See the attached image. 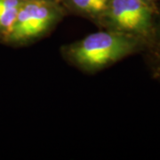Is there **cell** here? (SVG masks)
I'll return each mask as SVG.
<instances>
[{
    "label": "cell",
    "mask_w": 160,
    "mask_h": 160,
    "mask_svg": "<svg viewBox=\"0 0 160 160\" xmlns=\"http://www.w3.org/2000/svg\"><path fill=\"white\" fill-rule=\"evenodd\" d=\"M145 1L149 2V3H152V4H156V2H157L158 0H145Z\"/></svg>",
    "instance_id": "52a82bcc"
},
{
    "label": "cell",
    "mask_w": 160,
    "mask_h": 160,
    "mask_svg": "<svg viewBox=\"0 0 160 160\" xmlns=\"http://www.w3.org/2000/svg\"><path fill=\"white\" fill-rule=\"evenodd\" d=\"M66 14L55 0L24 1L6 43L14 46L32 44L49 34Z\"/></svg>",
    "instance_id": "7a4b0ae2"
},
{
    "label": "cell",
    "mask_w": 160,
    "mask_h": 160,
    "mask_svg": "<svg viewBox=\"0 0 160 160\" xmlns=\"http://www.w3.org/2000/svg\"><path fill=\"white\" fill-rule=\"evenodd\" d=\"M110 0H61L60 4L66 12L79 15L94 23L106 11Z\"/></svg>",
    "instance_id": "277c9868"
},
{
    "label": "cell",
    "mask_w": 160,
    "mask_h": 160,
    "mask_svg": "<svg viewBox=\"0 0 160 160\" xmlns=\"http://www.w3.org/2000/svg\"><path fill=\"white\" fill-rule=\"evenodd\" d=\"M56 1H57V2H59V3H60V1H61V0H56Z\"/></svg>",
    "instance_id": "ba28073f"
},
{
    "label": "cell",
    "mask_w": 160,
    "mask_h": 160,
    "mask_svg": "<svg viewBox=\"0 0 160 160\" xmlns=\"http://www.w3.org/2000/svg\"><path fill=\"white\" fill-rule=\"evenodd\" d=\"M142 52L145 53L152 78L160 82V7L158 6L153 35Z\"/></svg>",
    "instance_id": "5b68a950"
},
{
    "label": "cell",
    "mask_w": 160,
    "mask_h": 160,
    "mask_svg": "<svg viewBox=\"0 0 160 160\" xmlns=\"http://www.w3.org/2000/svg\"><path fill=\"white\" fill-rule=\"evenodd\" d=\"M145 43L130 35L104 29L65 45L61 52L72 66L86 73H94L123 59L142 52Z\"/></svg>",
    "instance_id": "6da1fadb"
},
{
    "label": "cell",
    "mask_w": 160,
    "mask_h": 160,
    "mask_svg": "<svg viewBox=\"0 0 160 160\" xmlns=\"http://www.w3.org/2000/svg\"><path fill=\"white\" fill-rule=\"evenodd\" d=\"M24 1H30V0H24ZM56 1V0H55Z\"/></svg>",
    "instance_id": "9c48e42d"
},
{
    "label": "cell",
    "mask_w": 160,
    "mask_h": 160,
    "mask_svg": "<svg viewBox=\"0 0 160 160\" xmlns=\"http://www.w3.org/2000/svg\"><path fill=\"white\" fill-rule=\"evenodd\" d=\"M157 14L158 6L145 0H110L95 24L135 37L146 46L153 35Z\"/></svg>",
    "instance_id": "3957f363"
},
{
    "label": "cell",
    "mask_w": 160,
    "mask_h": 160,
    "mask_svg": "<svg viewBox=\"0 0 160 160\" xmlns=\"http://www.w3.org/2000/svg\"><path fill=\"white\" fill-rule=\"evenodd\" d=\"M24 0H0V42L6 43Z\"/></svg>",
    "instance_id": "8992f818"
}]
</instances>
